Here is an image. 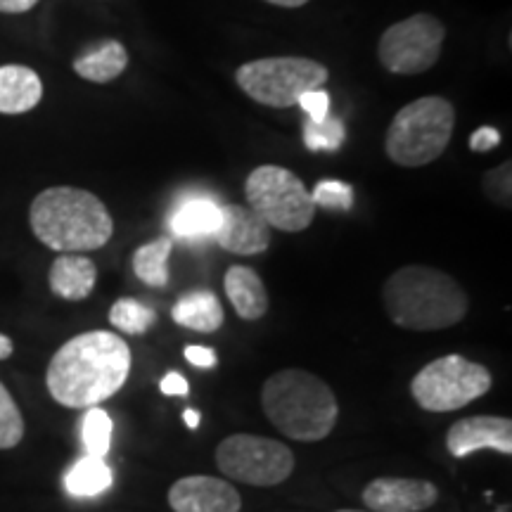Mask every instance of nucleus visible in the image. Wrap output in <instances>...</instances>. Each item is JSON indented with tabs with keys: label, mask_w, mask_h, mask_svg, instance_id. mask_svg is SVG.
<instances>
[{
	"label": "nucleus",
	"mask_w": 512,
	"mask_h": 512,
	"mask_svg": "<svg viewBox=\"0 0 512 512\" xmlns=\"http://www.w3.org/2000/svg\"><path fill=\"white\" fill-rule=\"evenodd\" d=\"M131 373V349L124 337L91 330L64 342L50 358L46 387L64 408L86 411L110 399Z\"/></svg>",
	"instance_id": "f257e3e1"
},
{
	"label": "nucleus",
	"mask_w": 512,
	"mask_h": 512,
	"mask_svg": "<svg viewBox=\"0 0 512 512\" xmlns=\"http://www.w3.org/2000/svg\"><path fill=\"white\" fill-rule=\"evenodd\" d=\"M29 226L38 242L60 254H81L105 247L114 235V221L105 202L93 192L55 185L36 195Z\"/></svg>",
	"instance_id": "f03ea898"
},
{
	"label": "nucleus",
	"mask_w": 512,
	"mask_h": 512,
	"mask_svg": "<svg viewBox=\"0 0 512 512\" xmlns=\"http://www.w3.org/2000/svg\"><path fill=\"white\" fill-rule=\"evenodd\" d=\"M382 299L387 316L403 330H446L467 316L463 287L432 266L411 264L399 268L384 283Z\"/></svg>",
	"instance_id": "7ed1b4c3"
},
{
	"label": "nucleus",
	"mask_w": 512,
	"mask_h": 512,
	"mask_svg": "<svg viewBox=\"0 0 512 512\" xmlns=\"http://www.w3.org/2000/svg\"><path fill=\"white\" fill-rule=\"evenodd\" d=\"M261 406L275 430L294 441H323L337 425V396L328 382L306 370H280L261 389Z\"/></svg>",
	"instance_id": "20e7f679"
},
{
	"label": "nucleus",
	"mask_w": 512,
	"mask_h": 512,
	"mask_svg": "<svg viewBox=\"0 0 512 512\" xmlns=\"http://www.w3.org/2000/svg\"><path fill=\"white\" fill-rule=\"evenodd\" d=\"M456 128V110L441 95L408 102L387 128L384 150L394 164L406 169L427 166L444 155Z\"/></svg>",
	"instance_id": "39448f33"
},
{
	"label": "nucleus",
	"mask_w": 512,
	"mask_h": 512,
	"mask_svg": "<svg viewBox=\"0 0 512 512\" xmlns=\"http://www.w3.org/2000/svg\"><path fill=\"white\" fill-rule=\"evenodd\" d=\"M245 197L249 209L268 228L283 230V233H302L316 216L311 190L285 166H256L245 181Z\"/></svg>",
	"instance_id": "423d86ee"
},
{
	"label": "nucleus",
	"mask_w": 512,
	"mask_h": 512,
	"mask_svg": "<svg viewBox=\"0 0 512 512\" xmlns=\"http://www.w3.org/2000/svg\"><path fill=\"white\" fill-rule=\"evenodd\" d=\"M328 67L311 57H261L235 72V81L259 105L287 110L304 93L328 83Z\"/></svg>",
	"instance_id": "0eeeda50"
},
{
	"label": "nucleus",
	"mask_w": 512,
	"mask_h": 512,
	"mask_svg": "<svg viewBox=\"0 0 512 512\" xmlns=\"http://www.w3.org/2000/svg\"><path fill=\"white\" fill-rule=\"evenodd\" d=\"M494 377L465 356L451 354L427 363L411 382V394L422 411L451 413L489 394Z\"/></svg>",
	"instance_id": "6e6552de"
},
{
	"label": "nucleus",
	"mask_w": 512,
	"mask_h": 512,
	"mask_svg": "<svg viewBox=\"0 0 512 512\" xmlns=\"http://www.w3.org/2000/svg\"><path fill=\"white\" fill-rule=\"evenodd\" d=\"M221 475L249 486H278L294 472V453L283 441L256 434H230L216 448Z\"/></svg>",
	"instance_id": "1a4fd4ad"
},
{
	"label": "nucleus",
	"mask_w": 512,
	"mask_h": 512,
	"mask_svg": "<svg viewBox=\"0 0 512 512\" xmlns=\"http://www.w3.org/2000/svg\"><path fill=\"white\" fill-rule=\"evenodd\" d=\"M444 38V24L434 15L418 12V15L401 19L384 31L380 46H377V57L389 74H425L439 62Z\"/></svg>",
	"instance_id": "9d476101"
},
{
	"label": "nucleus",
	"mask_w": 512,
	"mask_h": 512,
	"mask_svg": "<svg viewBox=\"0 0 512 512\" xmlns=\"http://www.w3.org/2000/svg\"><path fill=\"white\" fill-rule=\"evenodd\" d=\"M446 448L453 458H467L482 448L512 456V420L501 415H472L458 420L446 434Z\"/></svg>",
	"instance_id": "9b49d317"
},
{
	"label": "nucleus",
	"mask_w": 512,
	"mask_h": 512,
	"mask_svg": "<svg viewBox=\"0 0 512 512\" xmlns=\"http://www.w3.org/2000/svg\"><path fill=\"white\" fill-rule=\"evenodd\" d=\"M439 501V489L425 479L377 477L363 489L370 512H422Z\"/></svg>",
	"instance_id": "f8f14e48"
},
{
	"label": "nucleus",
	"mask_w": 512,
	"mask_h": 512,
	"mask_svg": "<svg viewBox=\"0 0 512 512\" xmlns=\"http://www.w3.org/2000/svg\"><path fill=\"white\" fill-rule=\"evenodd\" d=\"M169 505L176 512H240L242 498L226 479L190 475L171 486Z\"/></svg>",
	"instance_id": "ddd939ff"
},
{
	"label": "nucleus",
	"mask_w": 512,
	"mask_h": 512,
	"mask_svg": "<svg viewBox=\"0 0 512 512\" xmlns=\"http://www.w3.org/2000/svg\"><path fill=\"white\" fill-rule=\"evenodd\" d=\"M214 238L219 242V247L230 254L256 256L264 254L271 245V228L249 207L223 204L221 223Z\"/></svg>",
	"instance_id": "4468645a"
},
{
	"label": "nucleus",
	"mask_w": 512,
	"mask_h": 512,
	"mask_svg": "<svg viewBox=\"0 0 512 512\" xmlns=\"http://www.w3.org/2000/svg\"><path fill=\"white\" fill-rule=\"evenodd\" d=\"M98 268L83 254H60L48 273V285L55 297L67 302H83L95 290Z\"/></svg>",
	"instance_id": "2eb2a0df"
},
{
	"label": "nucleus",
	"mask_w": 512,
	"mask_h": 512,
	"mask_svg": "<svg viewBox=\"0 0 512 512\" xmlns=\"http://www.w3.org/2000/svg\"><path fill=\"white\" fill-rule=\"evenodd\" d=\"M228 302L233 304L235 313L242 320H259L268 311V292L264 280L256 275V271L247 266H230L223 278Z\"/></svg>",
	"instance_id": "dca6fc26"
},
{
	"label": "nucleus",
	"mask_w": 512,
	"mask_h": 512,
	"mask_svg": "<svg viewBox=\"0 0 512 512\" xmlns=\"http://www.w3.org/2000/svg\"><path fill=\"white\" fill-rule=\"evenodd\" d=\"M43 83L34 69L22 64L0 67V114H24L41 102Z\"/></svg>",
	"instance_id": "f3484780"
},
{
	"label": "nucleus",
	"mask_w": 512,
	"mask_h": 512,
	"mask_svg": "<svg viewBox=\"0 0 512 512\" xmlns=\"http://www.w3.org/2000/svg\"><path fill=\"white\" fill-rule=\"evenodd\" d=\"M221 223V207L211 197L192 195L183 200L171 214L169 226L183 240H197L216 235Z\"/></svg>",
	"instance_id": "a211bd4d"
},
{
	"label": "nucleus",
	"mask_w": 512,
	"mask_h": 512,
	"mask_svg": "<svg viewBox=\"0 0 512 512\" xmlns=\"http://www.w3.org/2000/svg\"><path fill=\"white\" fill-rule=\"evenodd\" d=\"M126 67L128 50L124 48V43L114 41V38L88 48L86 53H81L74 60V72L91 83H110L119 79L126 72Z\"/></svg>",
	"instance_id": "6ab92c4d"
},
{
	"label": "nucleus",
	"mask_w": 512,
	"mask_h": 512,
	"mask_svg": "<svg viewBox=\"0 0 512 512\" xmlns=\"http://www.w3.org/2000/svg\"><path fill=\"white\" fill-rule=\"evenodd\" d=\"M171 318L183 328L211 335V332L221 328L226 316H223V306L214 292L195 290L178 299L174 309H171Z\"/></svg>",
	"instance_id": "aec40b11"
},
{
	"label": "nucleus",
	"mask_w": 512,
	"mask_h": 512,
	"mask_svg": "<svg viewBox=\"0 0 512 512\" xmlns=\"http://www.w3.org/2000/svg\"><path fill=\"white\" fill-rule=\"evenodd\" d=\"M112 479V470L105 463V458L83 456L64 475V489L74 498H91L105 494L112 486Z\"/></svg>",
	"instance_id": "412c9836"
},
{
	"label": "nucleus",
	"mask_w": 512,
	"mask_h": 512,
	"mask_svg": "<svg viewBox=\"0 0 512 512\" xmlns=\"http://www.w3.org/2000/svg\"><path fill=\"white\" fill-rule=\"evenodd\" d=\"M174 242L169 238H157L138 247L133 254V271L145 285L166 287L169 285V256Z\"/></svg>",
	"instance_id": "4be33fe9"
},
{
	"label": "nucleus",
	"mask_w": 512,
	"mask_h": 512,
	"mask_svg": "<svg viewBox=\"0 0 512 512\" xmlns=\"http://www.w3.org/2000/svg\"><path fill=\"white\" fill-rule=\"evenodd\" d=\"M112 418L110 413L102 411L100 406L86 408V415H83L81 422V437H83V446H86L88 456H98L105 458L110 453L112 446Z\"/></svg>",
	"instance_id": "5701e85b"
},
{
	"label": "nucleus",
	"mask_w": 512,
	"mask_h": 512,
	"mask_svg": "<svg viewBox=\"0 0 512 512\" xmlns=\"http://www.w3.org/2000/svg\"><path fill=\"white\" fill-rule=\"evenodd\" d=\"M110 323L124 335H143L157 323V313L138 299H117L110 309Z\"/></svg>",
	"instance_id": "b1692460"
},
{
	"label": "nucleus",
	"mask_w": 512,
	"mask_h": 512,
	"mask_svg": "<svg viewBox=\"0 0 512 512\" xmlns=\"http://www.w3.org/2000/svg\"><path fill=\"white\" fill-rule=\"evenodd\" d=\"M347 131H344L342 119L325 117L323 121H309L304 124V145L311 152H335L342 147Z\"/></svg>",
	"instance_id": "393cba45"
},
{
	"label": "nucleus",
	"mask_w": 512,
	"mask_h": 512,
	"mask_svg": "<svg viewBox=\"0 0 512 512\" xmlns=\"http://www.w3.org/2000/svg\"><path fill=\"white\" fill-rule=\"evenodd\" d=\"M24 415L12 399V394L0 382V451H10L24 439Z\"/></svg>",
	"instance_id": "a878e982"
},
{
	"label": "nucleus",
	"mask_w": 512,
	"mask_h": 512,
	"mask_svg": "<svg viewBox=\"0 0 512 512\" xmlns=\"http://www.w3.org/2000/svg\"><path fill=\"white\" fill-rule=\"evenodd\" d=\"M311 200L316 207L349 211L354 207V188L342 181H320L311 192Z\"/></svg>",
	"instance_id": "bb28decb"
},
{
	"label": "nucleus",
	"mask_w": 512,
	"mask_h": 512,
	"mask_svg": "<svg viewBox=\"0 0 512 512\" xmlns=\"http://www.w3.org/2000/svg\"><path fill=\"white\" fill-rule=\"evenodd\" d=\"M484 192L496 204H505V207H510V192H512L510 162L496 166V169H491L489 174L484 176Z\"/></svg>",
	"instance_id": "cd10ccee"
},
{
	"label": "nucleus",
	"mask_w": 512,
	"mask_h": 512,
	"mask_svg": "<svg viewBox=\"0 0 512 512\" xmlns=\"http://www.w3.org/2000/svg\"><path fill=\"white\" fill-rule=\"evenodd\" d=\"M297 105L306 112V119L309 121H323L325 117H330V95L325 88H316V91L304 93Z\"/></svg>",
	"instance_id": "c85d7f7f"
},
{
	"label": "nucleus",
	"mask_w": 512,
	"mask_h": 512,
	"mask_svg": "<svg viewBox=\"0 0 512 512\" xmlns=\"http://www.w3.org/2000/svg\"><path fill=\"white\" fill-rule=\"evenodd\" d=\"M498 143H501V133H498L496 128H491V126L477 128V131L472 133V138H470L472 152H489V150H494Z\"/></svg>",
	"instance_id": "c756f323"
},
{
	"label": "nucleus",
	"mask_w": 512,
	"mask_h": 512,
	"mask_svg": "<svg viewBox=\"0 0 512 512\" xmlns=\"http://www.w3.org/2000/svg\"><path fill=\"white\" fill-rule=\"evenodd\" d=\"M185 361L195 368H214L216 366V351L209 347H188L185 349Z\"/></svg>",
	"instance_id": "7c9ffc66"
},
{
	"label": "nucleus",
	"mask_w": 512,
	"mask_h": 512,
	"mask_svg": "<svg viewBox=\"0 0 512 512\" xmlns=\"http://www.w3.org/2000/svg\"><path fill=\"white\" fill-rule=\"evenodd\" d=\"M159 389H162V394L166 396H185L190 392V384L181 373H174V370H171V373H166L164 380L159 382Z\"/></svg>",
	"instance_id": "2f4dec72"
},
{
	"label": "nucleus",
	"mask_w": 512,
	"mask_h": 512,
	"mask_svg": "<svg viewBox=\"0 0 512 512\" xmlns=\"http://www.w3.org/2000/svg\"><path fill=\"white\" fill-rule=\"evenodd\" d=\"M38 3L41 0H0V12H5V15H22V12L36 8Z\"/></svg>",
	"instance_id": "473e14b6"
},
{
	"label": "nucleus",
	"mask_w": 512,
	"mask_h": 512,
	"mask_svg": "<svg viewBox=\"0 0 512 512\" xmlns=\"http://www.w3.org/2000/svg\"><path fill=\"white\" fill-rule=\"evenodd\" d=\"M12 351H15V344H12V339L8 335H3V332H0V361L10 358Z\"/></svg>",
	"instance_id": "72a5a7b5"
},
{
	"label": "nucleus",
	"mask_w": 512,
	"mask_h": 512,
	"mask_svg": "<svg viewBox=\"0 0 512 512\" xmlns=\"http://www.w3.org/2000/svg\"><path fill=\"white\" fill-rule=\"evenodd\" d=\"M183 418H185V425L190 427V430H197V427H200V413L197 411H192V408H188V411L183 413Z\"/></svg>",
	"instance_id": "f704fd0d"
},
{
	"label": "nucleus",
	"mask_w": 512,
	"mask_h": 512,
	"mask_svg": "<svg viewBox=\"0 0 512 512\" xmlns=\"http://www.w3.org/2000/svg\"><path fill=\"white\" fill-rule=\"evenodd\" d=\"M266 3L278 5V8H302L309 0H266Z\"/></svg>",
	"instance_id": "c9c22d12"
},
{
	"label": "nucleus",
	"mask_w": 512,
	"mask_h": 512,
	"mask_svg": "<svg viewBox=\"0 0 512 512\" xmlns=\"http://www.w3.org/2000/svg\"><path fill=\"white\" fill-rule=\"evenodd\" d=\"M337 512H361V510H337Z\"/></svg>",
	"instance_id": "e433bc0d"
}]
</instances>
